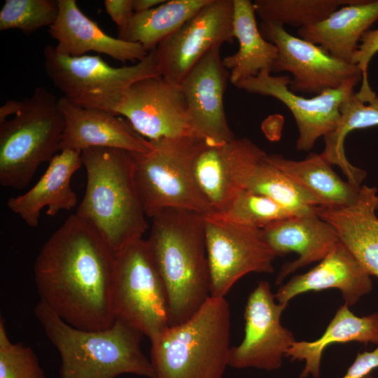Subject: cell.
Returning a JSON list of instances; mask_svg holds the SVG:
<instances>
[{
	"mask_svg": "<svg viewBox=\"0 0 378 378\" xmlns=\"http://www.w3.org/2000/svg\"><path fill=\"white\" fill-rule=\"evenodd\" d=\"M115 269L109 246L74 214L43 245L34 274L40 300L68 324L96 330L111 327L116 319Z\"/></svg>",
	"mask_w": 378,
	"mask_h": 378,
	"instance_id": "6da1fadb",
	"label": "cell"
},
{
	"mask_svg": "<svg viewBox=\"0 0 378 378\" xmlns=\"http://www.w3.org/2000/svg\"><path fill=\"white\" fill-rule=\"evenodd\" d=\"M204 218L175 209L151 218L146 241L165 287L170 326L189 319L211 297Z\"/></svg>",
	"mask_w": 378,
	"mask_h": 378,
	"instance_id": "7a4b0ae2",
	"label": "cell"
},
{
	"mask_svg": "<svg viewBox=\"0 0 378 378\" xmlns=\"http://www.w3.org/2000/svg\"><path fill=\"white\" fill-rule=\"evenodd\" d=\"M86 187L76 215L93 227L115 255L148 228L136 190L131 152L90 148L81 152Z\"/></svg>",
	"mask_w": 378,
	"mask_h": 378,
	"instance_id": "3957f363",
	"label": "cell"
},
{
	"mask_svg": "<svg viewBox=\"0 0 378 378\" xmlns=\"http://www.w3.org/2000/svg\"><path fill=\"white\" fill-rule=\"evenodd\" d=\"M34 314L61 357L59 378H115L133 374L156 378L141 351L143 332L116 318L104 330L76 328L62 320L40 300Z\"/></svg>",
	"mask_w": 378,
	"mask_h": 378,
	"instance_id": "277c9868",
	"label": "cell"
},
{
	"mask_svg": "<svg viewBox=\"0 0 378 378\" xmlns=\"http://www.w3.org/2000/svg\"><path fill=\"white\" fill-rule=\"evenodd\" d=\"M230 330L227 301L210 297L189 319L150 341L156 378H223L229 366Z\"/></svg>",
	"mask_w": 378,
	"mask_h": 378,
	"instance_id": "5b68a950",
	"label": "cell"
},
{
	"mask_svg": "<svg viewBox=\"0 0 378 378\" xmlns=\"http://www.w3.org/2000/svg\"><path fill=\"white\" fill-rule=\"evenodd\" d=\"M151 142L153 148L150 152L131 153L135 184L146 216L151 218L168 209L204 216L213 214L193 172L197 155L208 143L196 136Z\"/></svg>",
	"mask_w": 378,
	"mask_h": 378,
	"instance_id": "8992f818",
	"label": "cell"
},
{
	"mask_svg": "<svg viewBox=\"0 0 378 378\" xmlns=\"http://www.w3.org/2000/svg\"><path fill=\"white\" fill-rule=\"evenodd\" d=\"M55 94L44 86L22 100L18 112L0 124V184L22 190L39 166L60 148L65 120Z\"/></svg>",
	"mask_w": 378,
	"mask_h": 378,
	"instance_id": "52a82bcc",
	"label": "cell"
},
{
	"mask_svg": "<svg viewBox=\"0 0 378 378\" xmlns=\"http://www.w3.org/2000/svg\"><path fill=\"white\" fill-rule=\"evenodd\" d=\"M47 76L64 97L85 108H99L114 113L122 92L134 83L160 76L156 49L130 66L114 67L99 55L79 57L59 53L55 46L43 49Z\"/></svg>",
	"mask_w": 378,
	"mask_h": 378,
	"instance_id": "ba28073f",
	"label": "cell"
},
{
	"mask_svg": "<svg viewBox=\"0 0 378 378\" xmlns=\"http://www.w3.org/2000/svg\"><path fill=\"white\" fill-rule=\"evenodd\" d=\"M113 302L115 317L137 328L150 341L170 326L165 287L146 239L115 255Z\"/></svg>",
	"mask_w": 378,
	"mask_h": 378,
	"instance_id": "9c48e42d",
	"label": "cell"
},
{
	"mask_svg": "<svg viewBox=\"0 0 378 378\" xmlns=\"http://www.w3.org/2000/svg\"><path fill=\"white\" fill-rule=\"evenodd\" d=\"M204 232L213 298H225L242 276L251 273H272L276 256L267 244L261 229L205 216Z\"/></svg>",
	"mask_w": 378,
	"mask_h": 378,
	"instance_id": "30bf717a",
	"label": "cell"
},
{
	"mask_svg": "<svg viewBox=\"0 0 378 378\" xmlns=\"http://www.w3.org/2000/svg\"><path fill=\"white\" fill-rule=\"evenodd\" d=\"M262 36L278 49L271 72L291 74L289 89L295 93L319 94L344 84L362 80L356 65L340 60L318 45L289 34L284 25L262 22Z\"/></svg>",
	"mask_w": 378,
	"mask_h": 378,
	"instance_id": "8fae6325",
	"label": "cell"
},
{
	"mask_svg": "<svg viewBox=\"0 0 378 378\" xmlns=\"http://www.w3.org/2000/svg\"><path fill=\"white\" fill-rule=\"evenodd\" d=\"M234 0H209L156 48L160 75L180 86L193 66L213 48L232 43Z\"/></svg>",
	"mask_w": 378,
	"mask_h": 378,
	"instance_id": "7c38bea8",
	"label": "cell"
},
{
	"mask_svg": "<svg viewBox=\"0 0 378 378\" xmlns=\"http://www.w3.org/2000/svg\"><path fill=\"white\" fill-rule=\"evenodd\" d=\"M114 113L124 116L139 134L150 141L196 136L181 87L161 76L145 78L129 86Z\"/></svg>",
	"mask_w": 378,
	"mask_h": 378,
	"instance_id": "4fadbf2b",
	"label": "cell"
},
{
	"mask_svg": "<svg viewBox=\"0 0 378 378\" xmlns=\"http://www.w3.org/2000/svg\"><path fill=\"white\" fill-rule=\"evenodd\" d=\"M288 304L275 301L268 281L258 283L246 304L244 337L239 345L230 347V367L267 371L281 368L283 358L295 341L293 332L281 323Z\"/></svg>",
	"mask_w": 378,
	"mask_h": 378,
	"instance_id": "5bb4252c",
	"label": "cell"
},
{
	"mask_svg": "<svg viewBox=\"0 0 378 378\" xmlns=\"http://www.w3.org/2000/svg\"><path fill=\"white\" fill-rule=\"evenodd\" d=\"M290 80L288 75L272 76L271 72L263 71L234 86L251 94L274 97L286 106L298 128L296 148L298 150L307 151L313 148L318 138L324 137L336 129L341 118V106L354 92L358 83L350 82L339 88L307 98L289 89Z\"/></svg>",
	"mask_w": 378,
	"mask_h": 378,
	"instance_id": "9a60e30c",
	"label": "cell"
},
{
	"mask_svg": "<svg viewBox=\"0 0 378 378\" xmlns=\"http://www.w3.org/2000/svg\"><path fill=\"white\" fill-rule=\"evenodd\" d=\"M267 153L248 138L206 144L197 155L193 172L197 186L214 214L222 211L247 189Z\"/></svg>",
	"mask_w": 378,
	"mask_h": 378,
	"instance_id": "2e32d148",
	"label": "cell"
},
{
	"mask_svg": "<svg viewBox=\"0 0 378 378\" xmlns=\"http://www.w3.org/2000/svg\"><path fill=\"white\" fill-rule=\"evenodd\" d=\"M220 47L209 50L180 85L192 130L209 145L220 144L235 138L225 112L224 94L230 73L221 59Z\"/></svg>",
	"mask_w": 378,
	"mask_h": 378,
	"instance_id": "e0dca14e",
	"label": "cell"
},
{
	"mask_svg": "<svg viewBox=\"0 0 378 378\" xmlns=\"http://www.w3.org/2000/svg\"><path fill=\"white\" fill-rule=\"evenodd\" d=\"M59 106L65 120L59 151L82 152L90 148H111L131 153H148L153 143L139 134L127 120L99 108H85L72 104L64 96Z\"/></svg>",
	"mask_w": 378,
	"mask_h": 378,
	"instance_id": "ac0fdd59",
	"label": "cell"
},
{
	"mask_svg": "<svg viewBox=\"0 0 378 378\" xmlns=\"http://www.w3.org/2000/svg\"><path fill=\"white\" fill-rule=\"evenodd\" d=\"M261 230L276 257L291 252L298 255L296 260L283 265L276 278L277 285L298 269L322 260L340 242L335 230L316 212L281 219Z\"/></svg>",
	"mask_w": 378,
	"mask_h": 378,
	"instance_id": "d6986e66",
	"label": "cell"
},
{
	"mask_svg": "<svg viewBox=\"0 0 378 378\" xmlns=\"http://www.w3.org/2000/svg\"><path fill=\"white\" fill-rule=\"evenodd\" d=\"M59 13L48 33L57 41L60 54L79 57L92 51L125 63L143 59L148 52L139 43L113 37L105 33L79 8L75 0H58Z\"/></svg>",
	"mask_w": 378,
	"mask_h": 378,
	"instance_id": "ffe728a7",
	"label": "cell"
},
{
	"mask_svg": "<svg viewBox=\"0 0 378 378\" xmlns=\"http://www.w3.org/2000/svg\"><path fill=\"white\" fill-rule=\"evenodd\" d=\"M338 289L348 306L355 304L372 288L370 274L340 241L307 272L293 276L274 294L281 304L306 292Z\"/></svg>",
	"mask_w": 378,
	"mask_h": 378,
	"instance_id": "44dd1931",
	"label": "cell"
},
{
	"mask_svg": "<svg viewBox=\"0 0 378 378\" xmlns=\"http://www.w3.org/2000/svg\"><path fill=\"white\" fill-rule=\"evenodd\" d=\"M81 166V152L60 150L48 162L38 181L24 193L9 197L7 206L32 228L38 227L44 208L52 217L61 211L71 210L78 198L71 187V179Z\"/></svg>",
	"mask_w": 378,
	"mask_h": 378,
	"instance_id": "7402d4cb",
	"label": "cell"
},
{
	"mask_svg": "<svg viewBox=\"0 0 378 378\" xmlns=\"http://www.w3.org/2000/svg\"><path fill=\"white\" fill-rule=\"evenodd\" d=\"M377 188L360 187L356 200L339 207L318 206L316 213L337 232L340 241L370 275L378 277Z\"/></svg>",
	"mask_w": 378,
	"mask_h": 378,
	"instance_id": "603a6c76",
	"label": "cell"
},
{
	"mask_svg": "<svg viewBox=\"0 0 378 378\" xmlns=\"http://www.w3.org/2000/svg\"><path fill=\"white\" fill-rule=\"evenodd\" d=\"M378 20V0H356L314 24L298 29V36L318 45L331 56L351 63L358 42Z\"/></svg>",
	"mask_w": 378,
	"mask_h": 378,
	"instance_id": "cb8c5ba5",
	"label": "cell"
},
{
	"mask_svg": "<svg viewBox=\"0 0 378 378\" xmlns=\"http://www.w3.org/2000/svg\"><path fill=\"white\" fill-rule=\"evenodd\" d=\"M351 342L378 344V313L359 317L344 304L337 309L321 337L312 342L295 341L286 357L292 361H305L300 378H307L309 375L319 378L325 349L332 344Z\"/></svg>",
	"mask_w": 378,
	"mask_h": 378,
	"instance_id": "d4e9b609",
	"label": "cell"
},
{
	"mask_svg": "<svg viewBox=\"0 0 378 378\" xmlns=\"http://www.w3.org/2000/svg\"><path fill=\"white\" fill-rule=\"evenodd\" d=\"M233 33L239 42V49L223 59L230 73V83L235 85L263 71L271 72L278 49L261 34L252 1L234 0Z\"/></svg>",
	"mask_w": 378,
	"mask_h": 378,
	"instance_id": "484cf974",
	"label": "cell"
},
{
	"mask_svg": "<svg viewBox=\"0 0 378 378\" xmlns=\"http://www.w3.org/2000/svg\"><path fill=\"white\" fill-rule=\"evenodd\" d=\"M267 158L316 197L321 206H346L359 194L361 186L342 180L321 153H311L302 160H289L277 154H267Z\"/></svg>",
	"mask_w": 378,
	"mask_h": 378,
	"instance_id": "4316f807",
	"label": "cell"
},
{
	"mask_svg": "<svg viewBox=\"0 0 378 378\" xmlns=\"http://www.w3.org/2000/svg\"><path fill=\"white\" fill-rule=\"evenodd\" d=\"M209 0H169L145 12L134 13L118 30V38L141 44L148 52L157 48Z\"/></svg>",
	"mask_w": 378,
	"mask_h": 378,
	"instance_id": "83f0119b",
	"label": "cell"
},
{
	"mask_svg": "<svg viewBox=\"0 0 378 378\" xmlns=\"http://www.w3.org/2000/svg\"><path fill=\"white\" fill-rule=\"evenodd\" d=\"M340 112L336 129L323 137L325 147L321 154L332 165L342 169L348 181L360 186L365 172L348 161L344 144L351 131L378 126V94L365 102L354 92L342 104Z\"/></svg>",
	"mask_w": 378,
	"mask_h": 378,
	"instance_id": "f1b7e54d",
	"label": "cell"
},
{
	"mask_svg": "<svg viewBox=\"0 0 378 378\" xmlns=\"http://www.w3.org/2000/svg\"><path fill=\"white\" fill-rule=\"evenodd\" d=\"M267 155L257 167L247 189L270 198L293 216L316 213L321 206L318 199L273 165Z\"/></svg>",
	"mask_w": 378,
	"mask_h": 378,
	"instance_id": "f546056e",
	"label": "cell"
},
{
	"mask_svg": "<svg viewBox=\"0 0 378 378\" xmlns=\"http://www.w3.org/2000/svg\"><path fill=\"white\" fill-rule=\"evenodd\" d=\"M356 0H255V14L262 22L285 24L299 29L326 18L340 7Z\"/></svg>",
	"mask_w": 378,
	"mask_h": 378,
	"instance_id": "4dcf8cb0",
	"label": "cell"
},
{
	"mask_svg": "<svg viewBox=\"0 0 378 378\" xmlns=\"http://www.w3.org/2000/svg\"><path fill=\"white\" fill-rule=\"evenodd\" d=\"M211 216L255 229H263L276 220L293 216L270 198L248 189L239 193L222 211Z\"/></svg>",
	"mask_w": 378,
	"mask_h": 378,
	"instance_id": "1f68e13d",
	"label": "cell"
},
{
	"mask_svg": "<svg viewBox=\"0 0 378 378\" xmlns=\"http://www.w3.org/2000/svg\"><path fill=\"white\" fill-rule=\"evenodd\" d=\"M58 13V0H6L0 11V30L18 29L29 34L50 27Z\"/></svg>",
	"mask_w": 378,
	"mask_h": 378,
	"instance_id": "d6a6232c",
	"label": "cell"
},
{
	"mask_svg": "<svg viewBox=\"0 0 378 378\" xmlns=\"http://www.w3.org/2000/svg\"><path fill=\"white\" fill-rule=\"evenodd\" d=\"M0 378H45L38 359L29 347L12 343L0 319Z\"/></svg>",
	"mask_w": 378,
	"mask_h": 378,
	"instance_id": "836d02e7",
	"label": "cell"
},
{
	"mask_svg": "<svg viewBox=\"0 0 378 378\" xmlns=\"http://www.w3.org/2000/svg\"><path fill=\"white\" fill-rule=\"evenodd\" d=\"M351 63L357 66L362 72V85L358 94L363 97L373 94L368 79V67L372 57L378 52V29L366 31L361 37Z\"/></svg>",
	"mask_w": 378,
	"mask_h": 378,
	"instance_id": "e575fe53",
	"label": "cell"
},
{
	"mask_svg": "<svg viewBox=\"0 0 378 378\" xmlns=\"http://www.w3.org/2000/svg\"><path fill=\"white\" fill-rule=\"evenodd\" d=\"M378 368V346L372 351L358 353L342 378H363Z\"/></svg>",
	"mask_w": 378,
	"mask_h": 378,
	"instance_id": "d590c367",
	"label": "cell"
},
{
	"mask_svg": "<svg viewBox=\"0 0 378 378\" xmlns=\"http://www.w3.org/2000/svg\"><path fill=\"white\" fill-rule=\"evenodd\" d=\"M104 5L108 15L118 26V30L127 24L134 13L133 0H105Z\"/></svg>",
	"mask_w": 378,
	"mask_h": 378,
	"instance_id": "8d00e7d4",
	"label": "cell"
},
{
	"mask_svg": "<svg viewBox=\"0 0 378 378\" xmlns=\"http://www.w3.org/2000/svg\"><path fill=\"white\" fill-rule=\"evenodd\" d=\"M22 101L10 99L0 108V124L5 122L11 115H15L20 108Z\"/></svg>",
	"mask_w": 378,
	"mask_h": 378,
	"instance_id": "74e56055",
	"label": "cell"
},
{
	"mask_svg": "<svg viewBox=\"0 0 378 378\" xmlns=\"http://www.w3.org/2000/svg\"><path fill=\"white\" fill-rule=\"evenodd\" d=\"M165 0H133L134 13L149 10L164 3Z\"/></svg>",
	"mask_w": 378,
	"mask_h": 378,
	"instance_id": "f35d334b",
	"label": "cell"
},
{
	"mask_svg": "<svg viewBox=\"0 0 378 378\" xmlns=\"http://www.w3.org/2000/svg\"><path fill=\"white\" fill-rule=\"evenodd\" d=\"M363 378H374V377H372L370 374L366 375L365 377H364Z\"/></svg>",
	"mask_w": 378,
	"mask_h": 378,
	"instance_id": "ab89813d",
	"label": "cell"
}]
</instances>
